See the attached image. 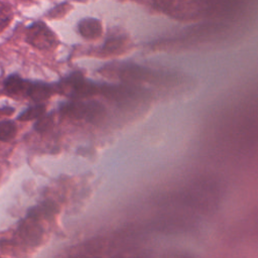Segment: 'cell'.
I'll list each match as a JSON object with an SVG mask.
<instances>
[{
    "mask_svg": "<svg viewBox=\"0 0 258 258\" xmlns=\"http://www.w3.org/2000/svg\"><path fill=\"white\" fill-rule=\"evenodd\" d=\"M26 40L39 49H50L57 44L56 36L43 22H35L27 29Z\"/></svg>",
    "mask_w": 258,
    "mask_h": 258,
    "instance_id": "6da1fadb",
    "label": "cell"
},
{
    "mask_svg": "<svg viewBox=\"0 0 258 258\" xmlns=\"http://www.w3.org/2000/svg\"><path fill=\"white\" fill-rule=\"evenodd\" d=\"M79 31L86 38H96L101 34L102 26L99 20L86 18L79 23Z\"/></svg>",
    "mask_w": 258,
    "mask_h": 258,
    "instance_id": "7a4b0ae2",
    "label": "cell"
},
{
    "mask_svg": "<svg viewBox=\"0 0 258 258\" xmlns=\"http://www.w3.org/2000/svg\"><path fill=\"white\" fill-rule=\"evenodd\" d=\"M5 89L11 95H18L28 88L26 87V83L20 77L17 75H12L5 81Z\"/></svg>",
    "mask_w": 258,
    "mask_h": 258,
    "instance_id": "3957f363",
    "label": "cell"
},
{
    "mask_svg": "<svg viewBox=\"0 0 258 258\" xmlns=\"http://www.w3.org/2000/svg\"><path fill=\"white\" fill-rule=\"evenodd\" d=\"M27 94L34 101H42L49 96V87L44 84H32L27 89Z\"/></svg>",
    "mask_w": 258,
    "mask_h": 258,
    "instance_id": "277c9868",
    "label": "cell"
},
{
    "mask_svg": "<svg viewBox=\"0 0 258 258\" xmlns=\"http://www.w3.org/2000/svg\"><path fill=\"white\" fill-rule=\"evenodd\" d=\"M16 135V126L13 121L4 120L0 122V140L9 141Z\"/></svg>",
    "mask_w": 258,
    "mask_h": 258,
    "instance_id": "5b68a950",
    "label": "cell"
},
{
    "mask_svg": "<svg viewBox=\"0 0 258 258\" xmlns=\"http://www.w3.org/2000/svg\"><path fill=\"white\" fill-rule=\"evenodd\" d=\"M45 108L43 105H35L32 106L30 108H28L27 110H25L24 112H22L19 116H18V120H22V121H28L31 119H35L38 118L39 116H41L44 112Z\"/></svg>",
    "mask_w": 258,
    "mask_h": 258,
    "instance_id": "8992f818",
    "label": "cell"
},
{
    "mask_svg": "<svg viewBox=\"0 0 258 258\" xmlns=\"http://www.w3.org/2000/svg\"><path fill=\"white\" fill-rule=\"evenodd\" d=\"M12 18V10L11 7L5 3L0 1V29H3L8 25Z\"/></svg>",
    "mask_w": 258,
    "mask_h": 258,
    "instance_id": "52a82bcc",
    "label": "cell"
},
{
    "mask_svg": "<svg viewBox=\"0 0 258 258\" xmlns=\"http://www.w3.org/2000/svg\"><path fill=\"white\" fill-rule=\"evenodd\" d=\"M1 112H2V110H1V109H0V114H1Z\"/></svg>",
    "mask_w": 258,
    "mask_h": 258,
    "instance_id": "ba28073f",
    "label": "cell"
}]
</instances>
